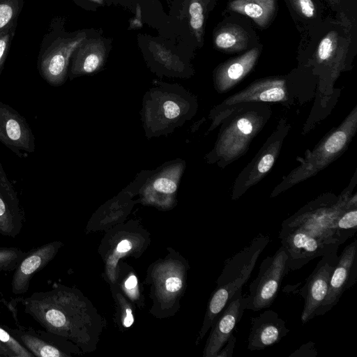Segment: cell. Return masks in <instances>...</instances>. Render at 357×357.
Instances as JSON below:
<instances>
[{
  "mask_svg": "<svg viewBox=\"0 0 357 357\" xmlns=\"http://www.w3.org/2000/svg\"><path fill=\"white\" fill-rule=\"evenodd\" d=\"M252 326L248 340L250 351L261 350L278 343L290 330L279 314L266 310L251 320Z\"/></svg>",
  "mask_w": 357,
  "mask_h": 357,
  "instance_id": "obj_13",
  "label": "cell"
},
{
  "mask_svg": "<svg viewBox=\"0 0 357 357\" xmlns=\"http://www.w3.org/2000/svg\"><path fill=\"white\" fill-rule=\"evenodd\" d=\"M11 24H9L6 29H3L0 31V74L3 69V66L6 58L8 47L9 45L11 33L10 32Z\"/></svg>",
  "mask_w": 357,
  "mask_h": 357,
  "instance_id": "obj_26",
  "label": "cell"
},
{
  "mask_svg": "<svg viewBox=\"0 0 357 357\" xmlns=\"http://www.w3.org/2000/svg\"><path fill=\"white\" fill-rule=\"evenodd\" d=\"M291 8L298 16L307 21L318 17V6L314 0H289Z\"/></svg>",
  "mask_w": 357,
  "mask_h": 357,
  "instance_id": "obj_23",
  "label": "cell"
},
{
  "mask_svg": "<svg viewBox=\"0 0 357 357\" xmlns=\"http://www.w3.org/2000/svg\"><path fill=\"white\" fill-rule=\"evenodd\" d=\"M0 142L20 158L35 151V137L25 118L0 102Z\"/></svg>",
  "mask_w": 357,
  "mask_h": 357,
  "instance_id": "obj_7",
  "label": "cell"
},
{
  "mask_svg": "<svg viewBox=\"0 0 357 357\" xmlns=\"http://www.w3.org/2000/svg\"><path fill=\"white\" fill-rule=\"evenodd\" d=\"M61 245L60 241H52L27 252L14 270L11 281L12 292L15 295L26 293L33 275L54 258Z\"/></svg>",
  "mask_w": 357,
  "mask_h": 357,
  "instance_id": "obj_11",
  "label": "cell"
},
{
  "mask_svg": "<svg viewBox=\"0 0 357 357\" xmlns=\"http://www.w3.org/2000/svg\"><path fill=\"white\" fill-rule=\"evenodd\" d=\"M27 252L15 247H0V273L14 271Z\"/></svg>",
  "mask_w": 357,
  "mask_h": 357,
  "instance_id": "obj_21",
  "label": "cell"
},
{
  "mask_svg": "<svg viewBox=\"0 0 357 357\" xmlns=\"http://www.w3.org/2000/svg\"><path fill=\"white\" fill-rule=\"evenodd\" d=\"M17 0H1L0 1V31L7 26L18 11Z\"/></svg>",
  "mask_w": 357,
  "mask_h": 357,
  "instance_id": "obj_24",
  "label": "cell"
},
{
  "mask_svg": "<svg viewBox=\"0 0 357 357\" xmlns=\"http://www.w3.org/2000/svg\"><path fill=\"white\" fill-rule=\"evenodd\" d=\"M0 357H15L12 351L0 342Z\"/></svg>",
  "mask_w": 357,
  "mask_h": 357,
  "instance_id": "obj_36",
  "label": "cell"
},
{
  "mask_svg": "<svg viewBox=\"0 0 357 357\" xmlns=\"http://www.w3.org/2000/svg\"><path fill=\"white\" fill-rule=\"evenodd\" d=\"M250 38L241 26L235 24H227L215 34L214 44L220 50L238 51L248 47Z\"/></svg>",
  "mask_w": 357,
  "mask_h": 357,
  "instance_id": "obj_18",
  "label": "cell"
},
{
  "mask_svg": "<svg viewBox=\"0 0 357 357\" xmlns=\"http://www.w3.org/2000/svg\"><path fill=\"white\" fill-rule=\"evenodd\" d=\"M339 256L337 250H332L321 257L315 268L306 279L301 294L304 298L301 313L302 324L316 317V312L326 296L332 272Z\"/></svg>",
  "mask_w": 357,
  "mask_h": 357,
  "instance_id": "obj_6",
  "label": "cell"
},
{
  "mask_svg": "<svg viewBox=\"0 0 357 357\" xmlns=\"http://www.w3.org/2000/svg\"><path fill=\"white\" fill-rule=\"evenodd\" d=\"M86 38L84 33L60 39L41 56L38 70L43 78L52 86H61L66 80L70 59L80 44Z\"/></svg>",
  "mask_w": 357,
  "mask_h": 357,
  "instance_id": "obj_8",
  "label": "cell"
},
{
  "mask_svg": "<svg viewBox=\"0 0 357 357\" xmlns=\"http://www.w3.org/2000/svg\"><path fill=\"white\" fill-rule=\"evenodd\" d=\"M182 287V281L177 277L168 278L165 282V288L169 292L178 291Z\"/></svg>",
  "mask_w": 357,
  "mask_h": 357,
  "instance_id": "obj_32",
  "label": "cell"
},
{
  "mask_svg": "<svg viewBox=\"0 0 357 357\" xmlns=\"http://www.w3.org/2000/svg\"><path fill=\"white\" fill-rule=\"evenodd\" d=\"M131 248L132 243L128 239H123L119 243L116 248L115 252L109 260V267L111 268H115L118 259L121 257L123 254L128 252Z\"/></svg>",
  "mask_w": 357,
  "mask_h": 357,
  "instance_id": "obj_27",
  "label": "cell"
},
{
  "mask_svg": "<svg viewBox=\"0 0 357 357\" xmlns=\"http://www.w3.org/2000/svg\"><path fill=\"white\" fill-rule=\"evenodd\" d=\"M206 0H190L188 14L190 29L197 41L202 44L204 34Z\"/></svg>",
  "mask_w": 357,
  "mask_h": 357,
  "instance_id": "obj_19",
  "label": "cell"
},
{
  "mask_svg": "<svg viewBox=\"0 0 357 357\" xmlns=\"http://www.w3.org/2000/svg\"><path fill=\"white\" fill-rule=\"evenodd\" d=\"M126 312V316L123 320V326L126 328H129L134 322V317L130 308H127Z\"/></svg>",
  "mask_w": 357,
  "mask_h": 357,
  "instance_id": "obj_35",
  "label": "cell"
},
{
  "mask_svg": "<svg viewBox=\"0 0 357 357\" xmlns=\"http://www.w3.org/2000/svg\"><path fill=\"white\" fill-rule=\"evenodd\" d=\"M238 128L245 135L251 133L252 126L251 122L246 119H241L237 122Z\"/></svg>",
  "mask_w": 357,
  "mask_h": 357,
  "instance_id": "obj_34",
  "label": "cell"
},
{
  "mask_svg": "<svg viewBox=\"0 0 357 357\" xmlns=\"http://www.w3.org/2000/svg\"><path fill=\"white\" fill-rule=\"evenodd\" d=\"M279 238L288 257L289 271L300 269L311 260L339 248L297 227L282 226Z\"/></svg>",
  "mask_w": 357,
  "mask_h": 357,
  "instance_id": "obj_4",
  "label": "cell"
},
{
  "mask_svg": "<svg viewBox=\"0 0 357 357\" xmlns=\"http://www.w3.org/2000/svg\"><path fill=\"white\" fill-rule=\"evenodd\" d=\"M331 6H337L339 5L340 0H328Z\"/></svg>",
  "mask_w": 357,
  "mask_h": 357,
  "instance_id": "obj_38",
  "label": "cell"
},
{
  "mask_svg": "<svg viewBox=\"0 0 357 357\" xmlns=\"http://www.w3.org/2000/svg\"><path fill=\"white\" fill-rule=\"evenodd\" d=\"M215 0H206V6H209L212 4V2L214 1Z\"/></svg>",
  "mask_w": 357,
  "mask_h": 357,
  "instance_id": "obj_40",
  "label": "cell"
},
{
  "mask_svg": "<svg viewBox=\"0 0 357 357\" xmlns=\"http://www.w3.org/2000/svg\"><path fill=\"white\" fill-rule=\"evenodd\" d=\"M125 287L130 296H134L136 294L135 289L137 288V279L135 275H130L125 282Z\"/></svg>",
  "mask_w": 357,
  "mask_h": 357,
  "instance_id": "obj_33",
  "label": "cell"
},
{
  "mask_svg": "<svg viewBox=\"0 0 357 357\" xmlns=\"http://www.w3.org/2000/svg\"><path fill=\"white\" fill-rule=\"evenodd\" d=\"M357 277V240L347 245L335 266L329 281L326 298L316 312L324 315L339 301L344 291L351 288Z\"/></svg>",
  "mask_w": 357,
  "mask_h": 357,
  "instance_id": "obj_9",
  "label": "cell"
},
{
  "mask_svg": "<svg viewBox=\"0 0 357 357\" xmlns=\"http://www.w3.org/2000/svg\"><path fill=\"white\" fill-rule=\"evenodd\" d=\"M149 49L155 63L166 70L165 75L182 78L188 77V68L185 63L165 45L151 42Z\"/></svg>",
  "mask_w": 357,
  "mask_h": 357,
  "instance_id": "obj_17",
  "label": "cell"
},
{
  "mask_svg": "<svg viewBox=\"0 0 357 357\" xmlns=\"http://www.w3.org/2000/svg\"><path fill=\"white\" fill-rule=\"evenodd\" d=\"M236 343V337L232 334L221 349L216 357H231Z\"/></svg>",
  "mask_w": 357,
  "mask_h": 357,
  "instance_id": "obj_30",
  "label": "cell"
},
{
  "mask_svg": "<svg viewBox=\"0 0 357 357\" xmlns=\"http://www.w3.org/2000/svg\"><path fill=\"white\" fill-rule=\"evenodd\" d=\"M144 95L140 112L148 139L167 135L182 126L194 114L192 96L177 84L157 81Z\"/></svg>",
  "mask_w": 357,
  "mask_h": 357,
  "instance_id": "obj_1",
  "label": "cell"
},
{
  "mask_svg": "<svg viewBox=\"0 0 357 357\" xmlns=\"http://www.w3.org/2000/svg\"><path fill=\"white\" fill-rule=\"evenodd\" d=\"M137 17L139 19V20H141V13H140V9L138 7L137 8ZM137 17H135L130 22V27L132 28H136L137 27Z\"/></svg>",
  "mask_w": 357,
  "mask_h": 357,
  "instance_id": "obj_37",
  "label": "cell"
},
{
  "mask_svg": "<svg viewBox=\"0 0 357 357\" xmlns=\"http://www.w3.org/2000/svg\"><path fill=\"white\" fill-rule=\"evenodd\" d=\"M317 355V351L312 342L302 345L298 349L295 351L290 356H314Z\"/></svg>",
  "mask_w": 357,
  "mask_h": 357,
  "instance_id": "obj_29",
  "label": "cell"
},
{
  "mask_svg": "<svg viewBox=\"0 0 357 357\" xmlns=\"http://www.w3.org/2000/svg\"><path fill=\"white\" fill-rule=\"evenodd\" d=\"M90 1H91L96 3H98V4H100V5L103 4V3H104V0H90Z\"/></svg>",
  "mask_w": 357,
  "mask_h": 357,
  "instance_id": "obj_39",
  "label": "cell"
},
{
  "mask_svg": "<svg viewBox=\"0 0 357 357\" xmlns=\"http://www.w3.org/2000/svg\"><path fill=\"white\" fill-rule=\"evenodd\" d=\"M274 162V158L272 154L265 155L259 161L258 165V170L261 173L268 172L272 167Z\"/></svg>",
  "mask_w": 357,
  "mask_h": 357,
  "instance_id": "obj_31",
  "label": "cell"
},
{
  "mask_svg": "<svg viewBox=\"0 0 357 357\" xmlns=\"http://www.w3.org/2000/svg\"><path fill=\"white\" fill-rule=\"evenodd\" d=\"M347 136L342 131H337L333 134L325 144L326 150L334 153L340 151L346 142Z\"/></svg>",
  "mask_w": 357,
  "mask_h": 357,
  "instance_id": "obj_25",
  "label": "cell"
},
{
  "mask_svg": "<svg viewBox=\"0 0 357 357\" xmlns=\"http://www.w3.org/2000/svg\"><path fill=\"white\" fill-rule=\"evenodd\" d=\"M268 242V235L259 234L248 246L227 261L209 301L203 331L209 328L234 294L242 289Z\"/></svg>",
  "mask_w": 357,
  "mask_h": 357,
  "instance_id": "obj_2",
  "label": "cell"
},
{
  "mask_svg": "<svg viewBox=\"0 0 357 357\" xmlns=\"http://www.w3.org/2000/svg\"><path fill=\"white\" fill-rule=\"evenodd\" d=\"M25 213L17 193L0 162V234L15 238L21 232Z\"/></svg>",
  "mask_w": 357,
  "mask_h": 357,
  "instance_id": "obj_12",
  "label": "cell"
},
{
  "mask_svg": "<svg viewBox=\"0 0 357 357\" xmlns=\"http://www.w3.org/2000/svg\"><path fill=\"white\" fill-rule=\"evenodd\" d=\"M185 167L180 158L168 161L155 170H151L142 184L140 195L147 203L169 205L175 197Z\"/></svg>",
  "mask_w": 357,
  "mask_h": 357,
  "instance_id": "obj_5",
  "label": "cell"
},
{
  "mask_svg": "<svg viewBox=\"0 0 357 357\" xmlns=\"http://www.w3.org/2000/svg\"><path fill=\"white\" fill-rule=\"evenodd\" d=\"M0 342L12 351L15 357L34 356L4 326L1 325H0Z\"/></svg>",
  "mask_w": 357,
  "mask_h": 357,
  "instance_id": "obj_22",
  "label": "cell"
},
{
  "mask_svg": "<svg viewBox=\"0 0 357 357\" xmlns=\"http://www.w3.org/2000/svg\"><path fill=\"white\" fill-rule=\"evenodd\" d=\"M335 227L342 244L357 231V210L350 209L342 213L337 218Z\"/></svg>",
  "mask_w": 357,
  "mask_h": 357,
  "instance_id": "obj_20",
  "label": "cell"
},
{
  "mask_svg": "<svg viewBox=\"0 0 357 357\" xmlns=\"http://www.w3.org/2000/svg\"><path fill=\"white\" fill-rule=\"evenodd\" d=\"M284 91L281 88H272L262 92L259 96V99L264 101H278L283 98Z\"/></svg>",
  "mask_w": 357,
  "mask_h": 357,
  "instance_id": "obj_28",
  "label": "cell"
},
{
  "mask_svg": "<svg viewBox=\"0 0 357 357\" xmlns=\"http://www.w3.org/2000/svg\"><path fill=\"white\" fill-rule=\"evenodd\" d=\"M288 257L282 245L261 263L257 278L250 283L246 310L257 312L270 307L278 296L282 281L289 272Z\"/></svg>",
  "mask_w": 357,
  "mask_h": 357,
  "instance_id": "obj_3",
  "label": "cell"
},
{
  "mask_svg": "<svg viewBox=\"0 0 357 357\" xmlns=\"http://www.w3.org/2000/svg\"><path fill=\"white\" fill-rule=\"evenodd\" d=\"M247 298L238 290L214 319L204 356L216 357L224 347L246 310ZM211 325V326H212Z\"/></svg>",
  "mask_w": 357,
  "mask_h": 357,
  "instance_id": "obj_10",
  "label": "cell"
},
{
  "mask_svg": "<svg viewBox=\"0 0 357 357\" xmlns=\"http://www.w3.org/2000/svg\"><path fill=\"white\" fill-rule=\"evenodd\" d=\"M105 58L104 43L99 38H86L72 56L69 77L72 79L98 71L103 66Z\"/></svg>",
  "mask_w": 357,
  "mask_h": 357,
  "instance_id": "obj_15",
  "label": "cell"
},
{
  "mask_svg": "<svg viewBox=\"0 0 357 357\" xmlns=\"http://www.w3.org/2000/svg\"><path fill=\"white\" fill-rule=\"evenodd\" d=\"M233 12L251 18L259 26L266 27L273 17L275 0H233L228 5Z\"/></svg>",
  "mask_w": 357,
  "mask_h": 357,
  "instance_id": "obj_16",
  "label": "cell"
},
{
  "mask_svg": "<svg viewBox=\"0 0 357 357\" xmlns=\"http://www.w3.org/2000/svg\"><path fill=\"white\" fill-rule=\"evenodd\" d=\"M5 328L21 342L34 356L62 357L68 354L57 342L55 335L47 330H36L31 327L17 325L15 328Z\"/></svg>",
  "mask_w": 357,
  "mask_h": 357,
  "instance_id": "obj_14",
  "label": "cell"
}]
</instances>
